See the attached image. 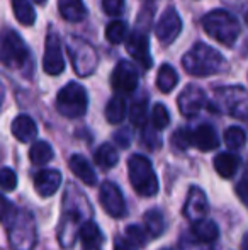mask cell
<instances>
[{
	"label": "cell",
	"mask_w": 248,
	"mask_h": 250,
	"mask_svg": "<svg viewBox=\"0 0 248 250\" xmlns=\"http://www.w3.org/2000/svg\"><path fill=\"white\" fill-rule=\"evenodd\" d=\"M182 65L189 75L209 77L225 72L228 63H226L225 56L212 46H208L206 43H195L186 53Z\"/></svg>",
	"instance_id": "6da1fadb"
},
{
	"label": "cell",
	"mask_w": 248,
	"mask_h": 250,
	"mask_svg": "<svg viewBox=\"0 0 248 250\" xmlns=\"http://www.w3.org/2000/svg\"><path fill=\"white\" fill-rule=\"evenodd\" d=\"M201 26L209 38L223 43L226 46H233L240 36V22L235 16L226 10H211L201 19Z\"/></svg>",
	"instance_id": "7a4b0ae2"
},
{
	"label": "cell",
	"mask_w": 248,
	"mask_h": 250,
	"mask_svg": "<svg viewBox=\"0 0 248 250\" xmlns=\"http://www.w3.org/2000/svg\"><path fill=\"white\" fill-rule=\"evenodd\" d=\"M129 168V182L136 194L143 198H153L158 192V179L153 170L152 162L143 155H133L128 162Z\"/></svg>",
	"instance_id": "3957f363"
},
{
	"label": "cell",
	"mask_w": 248,
	"mask_h": 250,
	"mask_svg": "<svg viewBox=\"0 0 248 250\" xmlns=\"http://www.w3.org/2000/svg\"><path fill=\"white\" fill-rule=\"evenodd\" d=\"M29 50L22 38L16 31L5 29L0 31V63L7 68H22L29 62Z\"/></svg>",
	"instance_id": "277c9868"
},
{
	"label": "cell",
	"mask_w": 248,
	"mask_h": 250,
	"mask_svg": "<svg viewBox=\"0 0 248 250\" xmlns=\"http://www.w3.org/2000/svg\"><path fill=\"white\" fill-rule=\"evenodd\" d=\"M87 107H89V97L80 83L70 82L58 92L57 109L65 118H80L87 112Z\"/></svg>",
	"instance_id": "5b68a950"
},
{
	"label": "cell",
	"mask_w": 248,
	"mask_h": 250,
	"mask_svg": "<svg viewBox=\"0 0 248 250\" xmlns=\"http://www.w3.org/2000/svg\"><path fill=\"white\" fill-rule=\"evenodd\" d=\"M9 244L12 250H33L36 245V221L29 211L19 213L9 227Z\"/></svg>",
	"instance_id": "8992f818"
},
{
	"label": "cell",
	"mask_w": 248,
	"mask_h": 250,
	"mask_svg": "<svg viewBox=\"0 0 248 250\" xmlns=\"http://www.w3.org/2000/svg\"><path fill=\"white\" fill-rule=\"evenodd\" d=\"M68 53L72 58V65L75 68L76 75L87 77L95 70L97 66V55L94 48L87 41L78 38H72L68 43Z\"/></svg>",
	"instance_id": "52a82bcc"
},
{
	"label": "cell",
	"mask_w": 248,
	"mask_h": 250,
	"mask_svg": "<svg viewBox=\"0 0 248 250\" xmlns=\"http://www.w3.org/2000/svg\"><path fill=\"white\" fill-rule=\"evenodd\" d=\"M82 216V209L75 203H72L68 196H65V211H63L60 231H58V240L65 249L73 247V244H75V237L78 233L76 230H78Z\"/></svg>",
	"instance_id": "ba28073f"
},
{
	"label": "cell",
	"mask_w": 248,
	"mask_h": 250,
	"mask_svg": "<svg viewBox=\"0 0 248 250\" xmlns=\"http://www.w3.org/2000/svg\"><path fill=\"white\" fill-rule=\"evenodd\" d=\"M100 204L106 209V213L113 218H123L128 214L124 196L114 182L106 181L100 186Z\"/></svg>",
	"instance_id": "9c48e42d"
},
{
	"label": "cell",
	"mask_w": 248,
	"mask_h": 250,
	"mask_svg": "<svg viewBox=\"0 0 248 250\" xmlns=\"http://www.w3.org/2000/svg\"><path fill=\"white\" fill-rule=\"evenodd\" d=\"M182 31V19L173 7H169L162 14L158 24L155 27V34L162 44H172Z\"/></svg>",
	"instance_id": "30bf717a"
},
{
	"label": "cell",
	"mask_w": 248,
	"mask_h": 250,
	"mask_svg": "<svg viewBox=\"0 0 248 250\" xmlns=\"http://www.w3.org/2000/svg\"><path fill=\"white\" fill-rule=\"evenodd\" d=\"M128 53L143 66L145 70L152 68L153 58L152 53H150V43H148V34L143 27L138 26V29L133 31L131 36L128 38V43H126Z\"/></svg>",
	"instance_id": "8fae6325"
},
{
	"label": "cell",
	"mask_w": 248,
	"mask_h": 250,
	"mask_svg": "<svg viewBox=\"0 0 248 250\" xmlns=\"http://www.w3.org/2000/svg\"><path fill=\"white\" fill-rule=\"evenodd\" d=\"M219 105L226 104L225 111L240 119H247V96L242 87H228L216 92Z\"/></svg>",
	"instance_id": "7c38bea8"
},
{
	"label": "cell",
	"mask_w": 248,
	"mask_h": 250,
	"mask_svg": "<svg viewBox=\"0 0 248 250\" xmlns=\"http://www.w3.org/2000/svg\"><path fill=\"white\" fill-rule=\"evenodd\" d=\"M43 68L48 75H60L63 70H65V60H63V53H61L60 36L55 33H50L46 38Z\"/></svg>",
	"instance_id": "4fadbf2b"
},
{
	"label": "cell",
	"mask_w": 248,
	"mask_h": 250,
	"mask_svg": "<svg viewBox=\"0 0 248 250\" xmlns=\"http://www.w3.org/2000/svg\"><path fill=\"white\" fill-rule=\"evenodd\" d=\"M113 87L121 94H129L138 87V70L131 62L121 60L111 77Z\"/></svg>",
	"instance_id": "5bb4252c"
},
{
	"label": "cell",
	"mask_w": 248,
	"mask_h": 250,
	"mask_svg": "<svg viewBox=\"0 0 248 250\" xmlns=\"http://www.w3.org/2000/svg\"><path fill=\"white\" fill-rule=\"evenodd\" d=\"M177 104L186 118H192L206 105V94L197 85H187L179 96Z\"/></svg>",
	"instance_id": "9a60e30c"
},
{
	"label": "cell",
	"mask_w": 248,
	"mask_h": 250,
	"mask_svg": "<svg viewBox=\"0 0 248 250\" xmlns=\"http://www.w3.org/2000/svg\"><path fill=\"white\" fill-rule=\"evenodd\" d=\"M208 211H209V203H208V198H206L204 191L195 188V186H192V188L189 189L186 204H184V214H186V218L191 221L201 220V218H206Z\"/></svg>",
	"instance_id": "2e32d148"
},
{
	"label": "cell",
	"mask_w": 248,
	"mask_h": 250,
	"mask_svg": "<svg viewBox=\"0 0 248 250\" xmlns=\"http://www.w3.org/2000/svg\"><path fill=\"white\" fill-rule=\"evenodd\" d=\"M61 184V172L57 168H43L34 175V188L43 198H50L58 191Z\"/></svg>",
	"instance_id": "e0dca14e"
},
{
	"label": "cell",
	"mask_w": 248,
	"mask_h": 250,
	"mask_svg": "<svg viewBox=\"0 0 248 250\" xmlns=\"http://www.w3.org/2000/svg\"><path fill=\"white\" fill-rule=\"evenodd\" d=\"M192 145L202 151H211L219 146V136L211 125H201L191 133Z\"/></svg>",
	"instance_id": "ac0fdd59"
},
{
	"label": "cell",
	"mask_w": 248,
	"mask_h": 250,
	"mask_svg": "<svg viewBox=\"0 0 248 250\" xmlns=\"http://www.w3.org/2000/svg\"><path fill=\"white\" fill-rule=\"evenodd\" d=\"M191 233H192V237H194L197 242H201V244H206V245H211V244H214V242L219 238V228H218V225H216L212 220H206V218H201V220L192 221Z\"/></svg>",
	"instance_id": "d6986e66"
},
{
	"label": "cell",
	"mask_w": 248,
	"mask_h": 250,
	"mask_svg": "<svg viewBox=\"0 0 248 250\" xmlns=\"http://www.w3.org/2000/svg\"><path fill=\"white\" fill-rule=\"evenodd\" d=\"M72 172L87 186H95L97 184V174L94 170V167L90 165V162L87 160L83 155H72L68 162Z\"/></svg>",
	"instance_id": "ffe728a7"
},
{
	"label": "cell",
	"mask_w": 248,
	"mask_h": 250,
	"mask_svg": "<svg viewBox=\"0 0 248 250\" xmlns=\"http://www.w3.org/2000/svg\"><path fill=\"white\" fill-rule=\"evenodd\" d=\"M10 129H12V135L16 136L20 143H29L31 140H34L38 135L36 123H34L33 118H29V116H26V114L17 116L12 121Z\"/></svg>",
	"instance_id": "44dd1931"
},
{
	"label": "cell",
	"mask_w": 248,
	"mask_h": 250,
	"mask_svg": "<svg viewBox=\"0 0 248 250\" xmlns=\"http://www.w3.org/2000/svg\"><path fill=\"white\" fill-rule=\"evenodd\" d=\"M240 165H242L240 157L236 153H231V151H223V153H219L214 157L216 172L225 179H231L233 175L238 172Z\"/></svg>",
	"instance_id": "7402d4cb"
},
{
	"label": "cell",
	"mask_w": 248,
	"mask_h": 250,
	"mask_svg": "<svg viewBox=\"0 0 248 250\" xmlns=\"http://www.w3.org/2000/svg\"><path fill=\"white\" fill-rule=\"evenodd\" d=\"M78 237L85 249H99L104 242V235L95 221H83L78 228Z\"/></svg>",
	"instance_id": "603a6c76"
},
{
	"label": "cell",
	"mask_w": 248,
	"mask_h": 250,
	"mask_svg": "<svg viewBox=\"0 0 248 250\" xmlns=\"http://www.w3.org/2000/svg\"><path fill=\"white\" fill-rule=\"evenodd\" d=\"M58 9H60L63 19L70 21V22H78L87 14L83 0H58Z\"/></svg>",
	"instance_id": "cb8c5ba5"
},
{
	"label": "cell",
	"mask_w": 248,
	"mask_h": 250,
	"mask_svg": "<svg viewBox=\"0 0 248 250\" xmlns=\"http://www.w3.org/2000/svg\"><path fill=\"white\" fill-rule=\"evenodd\" d=\"M177 82H179V75L173 70L172 65H162L158 70V75H156V87H158L160 92L169 94L175 89Z\"/></svg>",
	"instance_id": "d4e9b609"
},
{
	"label": "cell",
	"mask_w": 248,
	"mask_h": 250,
	"mask_svg": "<svg viewBox=\"0 0 248 250\" xmlns=\"http://www.w3.org/2000/svg\"><path fill=\"white\" fill-rule=\"evenodd\" d=\"M12 10L16 19L22 26H33L36 21V12H34L29 0H12Z\"/></svg>",
	"instance_id": "484cf974"
},
{
	"label": "cell",
	"mask_w": 248,
	"mask_h": 250,
	"mask_svg": "<svg viewBox=\"0 0 248 250\" xmlns=\"http://www.w3.org/2000/svg\"><path fill=\"white\" fill-rule=\"evenodd\" d=\"M145 227H146V231H148L152 237H160V235H163L167 225H165L163 213L158 208L150 209L148 213L145 214Z\"/></svg>",
	"instance_id": "4316f807"
},
{
	"label": "cell",
	"mask_w": 248,
	"mask_h": 250,
	"mask_svg": "<svg viewBox=\"0 0 248 250\" xmlns=\"http://www.w3.org/2000/svg\"><path fill=\"white\" fill-rule=\"evenodd\" d=\"M126 118V101L121 96H114L106 105V119L111 125H119Z\"/></svg>",
	"instance_id": "83f0119b"
},
{
	"label": "cell",
	"mask_w": 248,
	"mask_h": 250,
	"mask_svg": "<svg viewBox=\"0 0 248 250\" xmlns=\"http://www.w3.org/2000/svg\"><path fill=\"white\" fill-rule=\"evenodd\" d=\"M94 158H95V164L99 165V167L113 168L114 165L117 164V160H119V155H117V150L114 148L111 143H104V145H100L99 148L95 150Z\"/></svg>",
	"instance_id": "f1b7e54d"
},
{
	"label": "cell",
	"mask_w": 248,
	"mask_h": 250,
	"mask_svg": "<svg viewBox=\"0 0 248 250\" xmlns=\"http://www.w3.org/2000/svg\"><path fill=\"white\" fill-rule=\"evenodd\" d=\"M55 151L50 143L46 142H36L29 150V158L34 165H46L53 160Z\"/></svg>",
	"instance_id": "f546056e"
},
{
	"label": "cell",
	"mask_w": 248,
	"mask_h": 250,
	"mask_svg": "<svg viewBox=\"0 0 248 250\" xmlns=\"http://www.w3.org/2000/svg\"><path fill=\"white\" fill-rule=\"evenodd\" d=\"M128 34V26L123 21H111L106 26V40L113 44H121L126 40Z\"/></svg>",
	"instance_id": "4dcf8cb0"
},
{
	"label": "cell",
	"mask_w": 248,
	"mask_h": 250,
	"mask_svg": "<svg viewBox=\"0 0 248 250\" xmlns=\"http://www.w3.org/2000/svg\"><path fill=\"white\" fill-rule=\"evenodd\" d=\"M223 138H225V143L229 150H240L243 148V145L247 142V133L240 126H231V128H228L225 131Z\"/></svg>",
	"instance_id": "1f68e13d"
},
{
	"label": "cell",
	"mask_w": 248,
	"mask_h": 250,
	"mask_svg": "<svg viewBox=\"0 0 248 250\" xmlns=\"http://www.w3.org/2000/svg\"><path fill=\"white\" fill-rule=\"evenodd\" d=\"M146 111H148V101L146 97L136 99L129 107V119L134 126H145L146 121Z\"/></svg>",
	"instance_id": "d6a6232c"
},
{
	"label": "cell",
	"mask_w": 248,
	"mask_h": 250,
	"mask_svg": "<svg viewBox=\"0 0 248 250\" xmlns=\"http://www.w3.org/2000/svg\"><path fill=\"white\" fill-rule=\"evenodd\" d=\"M17 214H19V209H17L16 204L7 199L5 196L0 194V223L9 228L16 221Z\"/></svg>",
	"instance_id": "836d02e7"
},
{
	"label": "cell",
	"mask_w": 248,
	"mask_h": 250,
	"mask_svg": "<svg viewBox=\"0 0 248 250\" xmlns=\"http://www.w3.org/2000/svg\"><path fill=\"white\" fill-rule=\"evenodd\" d=\"M126 240L134 247H143L148 242V235H146L145 228H141L139 225H129L126 228Z\"/></svg>",
	"instance_id": "e575fe53"
},
{
	"label": "cell",
	"mask_w": 248,
	"mask_h": 250,
	"mask_svg": "<svg viewBox=\"0 0 248 250\" xmlns=\"http://www.w3.org/2000/svg\"><path fill=\"white\" fill-rule=\"evenodd\" d=\"M170 123L169 109L163 104H155L152 111V125L155 129H165Z\"/></svg>",
	"instance_id": "d590c367"
},
{
	"label": "cell",
	"mask_w": 248,
	"mask_h": 250,
	"mask_svg": "<svg viewBox=\"0 0 248 250\" xmlns=\"http://www.w3.org/2000/svg\"><path fill=\"white\" fill-rule=\"evenodd\" d=\"M17 186V175L12 168L3 167L0 168V188L3 191H14Z\"/></svg>",
	"instance_id": "8d00e7d4"
},
{
	"label": "cell",
	"mask_w": 248,
	"mask_h": 250,
	"mask_svg": "<svg viewBox=\"0 0 248 250\" xmlns=\"http://www.w3.org/2000/svg\"><path fill=\"white\" fill-rule=\"evenodd\" d=\"M172 145L175 150H187L192 145L191 140V131L189 129H177L172 135Z\"/></svg>",
	"instance_id": "74e56055"
},
{
	"label": "cell",
	"mask_w": 248,
	"mask_h": 250,
	"mask_svg": "<svg viewBox=\"0 0 248 250\" xmlns=\"http://www.w3.org/2000/svg\"><path fill=\"white\" fill-rule=\"evenodd\" d=\"M102 9L107 16H121L124 10V0H102Z\"/></svg>",
	"instance_id": "f35d334b"
},
{
	"label": "cell",
	"mask_w": 248,
	"mask_h": 250,
	"mask_svg": "<svg viewBox=\"0 0 248 250\" xmlns=\"http://www.w3.org/2000/svg\"><path fill=\"white\" fill-rule=\"evenodd\" d=\"M114 142H116L121 148H128L129 143H131V135H129L128 129H119V131L114 135Z\"/></svg>",
	"instance_id": "ab89813d"
},
{
	"label": "cell",
	"mask_w": 248,
	"mask_h": 250,
	"mask_svg": "<svg viewBox=\"0 0 248 250\" xmlns=\"http://www.w3.org/2000/svg\"><path fill=\"white\" fill-rule=\"evenodd\" d=\"M236 192H238L242 203H247V199H248V194H247V175H243V177L240 179L238 188H236Z\"/></svg>",
	"instance_id": "60d3db41"
},
{
	"label": "cell",
	"mask_w": 248,
	"mask_h": 250,
	"mask_svg": "<svg viewBox=\"0 0 248 250\" xmlns=\"http://www.w3.org/2000/svg\"><path fill=\"white\" fill-rule=\"evenodd\" d=\"M114 250H134V249H133V245L129 244L128 240H124V238H117L116 244H114Z\"/></svg>",
	"instance_id": "b9f144b4"
},
{
	"label": "cell",
	"mask_w": 248,
	"mask_h": 250,
	"mask_svg": "<svg viewBox=\"0 0 248 250\" xmlns=\"http://www.w3.org/2000/svg\"><path fill=\"white\" fill-rule=\"evenodd\" d=\"M247 240H248V235L243 237V242H242V250H247Z\"/></svg>",
	"instance_id": "7bdbcfd3"
},
{
	"label": "cell",
	"mask_w": 248,
	"mask_h": 250,
	"mask_svg": "<svg viewBox=\"0 0 248 250\" xmlns=\"http://www.w3.org/2000/svg\"><path fill=\"white\" fill-rule=\"evenodd\" d=\"M2 101H3V87H2V83H0V104H2Z\"/></svg>",
	"instance_id": "ee69618b"
},
{
	"label": "cell",
	"mask_w": 248,
	"mask_h": 250,
	"mask_svg": "<svg viewBox=\"0 0 248 250\" xmlns=\"http://www.w3.org/2000/svg\"><path fill=\"white\" fill-rule=\"evenodd\" d=\"M34 2H36V3H41V5H43V3H46V0H34Z\"/></svg>",
	"instance_id": "f6af8a7d"
},
{
	"label": "cell",
	"mask_w": 248,
	"mask_h": 250,
	"mask_svg": "<svg viewBox=\"0 0 248 250\" xmlns=\"http://www.w3.org/2000/svg\"><path fill=\"white\" fill-rule=\"evenodd\" d=\"M85 250H99V249H85Z\"/></svg>",
	"instance_id": "bcb514c9"
},
{
	"label": "cell",
	"mask_w": 248,
	"mask_h": 250,
	"mask_svg": "<svg viewBox=\"0 0 248 250\" xmlns=\"http://www.w3.org/2000/svg\"><path fill=\"white\" fill-rule=\"evenodd\" d=\"M162 250H172V249H162Z\"/></svg>",
	"instance_id": "7dc6e473"
}]
</instances>
